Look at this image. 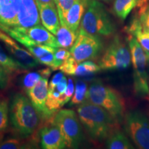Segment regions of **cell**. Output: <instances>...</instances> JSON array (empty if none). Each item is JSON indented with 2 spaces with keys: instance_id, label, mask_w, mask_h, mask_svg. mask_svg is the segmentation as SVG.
Returning a JSON list of instances; mask_svg holds the SVG:
<instances>
[{
  "instance_id": "3",
  "label": "cell",
  "mask_w": 149,
  "mask_h": 149,
  "mask_svg": "<svg viewBox=\"0 0 149 149\" xmlns=\"http://www.w3.org/2000/svg\"><path fill=\"white\" fill-rule=\"evenodd\" d=\"M86 101L103 108L117 122L124 119L125 102L122 95L100 79L93 80L89 86Z\"/></svg>"
},
{
  "instance_id": "6",
  "label": "cell",
  "mask_w": 149,
  "mask_h": 149,
  "mask_svg": "<svg viewBox=\"0 0 149 149\" xmlns=\"http://www.w3.org/2000/svg\"><path fill=\"white\" fill-rule=\"evenodd\" d=\"M53 123L58 126L68 148H77L84 139L77 115L70 109H61L53 117Z\"/></svg>"
},
{
  "instance_id": "1",
  "label": "cell",
  "mask_w": 149,
  "mask_h": 149,
  "mask_svg": "<svg viewBox=\"0 0 149 149\" xmlns=\"http://www.w3.org/2000/svg\"><path fill=\"white\" fill-rule=\"evenodd\" d=\"M77 112L80 122L93 141L106 140L112 130L118 126L109 112L88 101L79 104Z\"/></svg>"
},
{
  "instance_id": "11",
  "label": "cell",
  "mask_w": 149,
  "mask_h": 149,
  "mask_svg": "<svg viewBox=\"0 0 149 149\" xmlns=\"http://www.w3.org/2000/svg\"><path fill=\"white\" fill-rule=\"evenodd\" d=\"M48 92V77H42L32 88L26 93L33 105L42 115V118L51 119L54 115L48 111L46 102Z\"/></svg>"
},
{
  "instance_id": "10",
  "label": "cell",
  "mask_w": 149,
  "mask_h": 149,
  "mask_svg": "<svg viewBox=\"0 0 149 149\" xmlns=\"http://www.w3.org/2000/svg\"><path fill=\"white\" fill-rule=\"evenodd\" d=\"M20 0H0V31L10 36L18 29L17 15Z\"/></svg>"
},
{
  "instance_id": "29",
  "label": "cell",
  "mask_w": 149,
  "mask_h": 149,
  "mask_svg": "<svg viewBox=\"0 0 149 149\" xmlns=\"http://www.w3.org/2000/svg\"><path fill=\"white\" fill-rule=\"evenodd\" d=\"M27 48L29 49L30 53L32 54L35 58L37 59L49 52H55L57 48H54L47 45H35Z\"/></svg>"
},
{
  "instance_id": "23",
  "label": "cell",
  "mask_w": 149,
  "mask_h": 149,
  "mask_svg": "<svg viewBox=\"0 0 149 149\" xmlns=\"http://www.w3.org/2000/svg\"><path fill=\"white\" fill-rule=\"evenodd\" d=\"M87 91H88L87 83L83 80L77 81L75 89L71 98V101L70 102V105H78L86 101Z\"/></svg>"
},
{
  "instance_id": "30",
  "label": "cell",
  "mask_w": 149,
  "mask_h": 149,
  "mask_svg": "<svg viewBox=\"0 0 149 149\" xmlns=\"http://www.w3.org/2000/svg\"><path fill=\"white\" fill-rule=\"evenodd\" d=\"M31 145L16 139H10L0 142V149H19L29 148Z\"/></svg>"
},
{
  "instance_id": "16",
  "label": "cell",
  "mask_w": 149,
  "mask_h": 149,
  "mask_svg": "<svg viewBox=\"0 0 149 149\" xmlns=\"http://www.w3.org/2000/svg\"><path fill=\"white\" fill-rule=\"evenodd\" d=\"M36 3L43 26L54 35H55L57 30L60 26V21L55 4Z\"/></svg>"
},
{
  "instance_id": "2",
  "label": "cell",
  "mask_w": 149,
  "mask_h": 149,
  "mask_svg": "<svg viewBox=\"0 0 149 149\" xmlns=\"http://www.w3.org/2000/svg\"><path fill=\"white\" fill-rule=\"evenodd\" d=\"M9 111L13 127L23 138L33 135L40 125L42 115L23 95L18 93L13 97Z\"/></svg>"
},
{
  "instance_id": "17",
  "label": "cell",
  "mask_w": 149,
  "mask_h": 149,
  "mask_svg": "<svg viewBox=\"0 0 149 149\" xmlns=\"http://www.w3.org/2000/svg\"><path fill=\"white\" fill-rule=\"evenodd\" d=\"M88 2V0H74L65 16L64 25L74 32H77Z\"/></svg>"
},
{
  "instance_id": "7",
  "label": "cell",
  "mask_w": 149,
  "mask_h": 149,
  "mask_svg": "<svg viewBox=\"0 0 149 149\" xmlns=\"http://www.w3.org/2000/svg\"><path fill=\"white\" fill-rule=\"evenodd\" d=\"M131 56L129 47L119 35H115L98 61L101 69L122 70L130 66Z\"/></svg>"
},
{
  "instance_id": "24",
  "label": "cell",
  "mask_w": 149,
  "mask_h": 149,
  "mask_svg": "<svg viewBox=\"0 0 149 149\" xmlns=\"http://www.w3.org/2000/svg\"><path fill=\"white\" fill-rule=\"evenodd\" d=\"M101 68L92 61L87 60L78 63L76 68L74 75L77 76H89L92 75L100 71Z\"/></svg>"
},
{
  "instance_id": "33",
  "label": "cell",
  "mask_w": 149,
  "mask_h": 149,
  "mask_svg": "<svg viewBox=\"0 0 149 149\" xmlns=\"http://www.w3.org/2000/svg\"><path fill=\"white\" fill-rule=\"evenodd\" d=\"M74 92V86L73 84V81L71 78L68 79V82L67 84V87L65 90V92L63 93L61 97V102H62L63 105L65 104L68 103V101L72 98Z\"/></svg>"
},
{
  "instance_id": "28",
  "label": "cell",
  "mask_w": 149,
  "mask_h": 149,
  "mask_svg": "<svg viewBox=\"0 0 149 149\" xmlns=\"http://www.w3.org/2000/svg\"><path fill=\"white\" fill-rule=\"evenodd\" d=\"M77 64V61L72 56H70L69 58L65 60L61 64V66L59 67V69L64 74H68V75H74Z\"/></svg>"
},
{
  "instance_id": "35",
  "label": "cell",
  "mask_w": 149,
  "mask_h": 149,
  "mask_svg": "<svg viewBox=\"0 0 149 149\" xmlns=\"http://www.w3.org/2000/svg\"><path fill=\"white\" fill-rule=\"evenodd\" d=\"M64 77V73H63L62 72H57V74H55L53 77V78H52L51 81H50L48 88H53V87L56 86L60 82L61 80L62 79V78Z\"/></svg>"
},
{
  "instance_id": "36",
  "label": "cell",
  "mask_w": 149,
  "mask_h": 149,
  "mask_svg": "<svg viewBox=\"0 0 149 149\" xmlns=\"http://www.w3.org/2000/svg\"><path fill=\"white\" fill-rule=\"evenodd\" d=\"M39 72L41 74V75L42 77H49L50 74L51 73V68H45V69H42L40 70Z\"/></svg>"
},
{
  "instance_id": "12",
  "label": "cell",
  "mask_w": 149,
  "mask_h": 149,
  "mask_svg": "<svg viewBox=\"0 0 149 149\" xmlns=\"http://www.w3.org/2000/svg\"><path fill=\"white\" fill-rule=\"evenodd\" d=\"M0 41L4 44L6 48L14 56L16 60L28 69L38 66L39 61L32 54L20 47L11 37L1 31H0Z\"/></svg>"
},
{
  "instance_id": "27",
  "label": "cell",
  "mask_w": 149,
  "mask_h": 149,
  "mask_svg": "<svg viewBox=\"0 0 149 149\" xmlns=\"http://www.w3.org/2000/svg\"><path fill=\"white\" fill-rule=\"evenodd\" d=\"M42 76L39 72H29L24 76L22 80V86L26 92H28L30 89L32 88L40 80Z\"/></svg>"
},
{
  "instance_id": "38",
  "label": "cell",
  "mask_w": 149,
  "mask_h": 149,
  "mask_svg": "<svg viewBox=\"0 0 149 149\" xmlns=\"http://www.w3.org/2000/svg\"><path fill=\"white\" fill-rule=\"evenodd\" d=\"M145 53H146V68H147V73H148V86H149V52L145 51Z\"/></svg>"
},
{
  "instance_id": "25",
  "label": "cell",
  "mask_w": 149,
  "mask_h": 149,
  "mask_svg": "<svg viewBox=\"0 0 149 149\" xmlns=\"http://www.w3.org/2000/svg\"><path fill=\"white\" fill-rule=\"evenodd\" d=\"M74 0H55L56 8L58 12L60 24H64L65 16L72 6Z\"/></svg>"
},
{
  "instance_id": "18",
  "label": "cell",
  "mask_w": 149,
  "mask_h": 149,
  "mask_svg": "<svg viewBox=\"0 0 149 149\" xmlns=\"http://www.w3.org/2000/svg\"><path fill=\"white\" fill-rule=\"evenodd\" d=\"M126 31L135 37L145 51L149 52V31L143 28L139 18L133 19Z\"/></svg>"
},
{
  "instance_id": "9",
  "label": "cell",
  "mask_w": 149,
  "mask_h": 149,
  "mask_svg": "<svg viewBox=\"0 0 149 149\" xmlns=\"http://www.w3.org/2000/svg\"><path fill=\"white\" fill-rule=\"evenodd\" d=\"M103 48V42L100 37L78 29L77 38L70 48V53L72 57L80 63L95 59Z\"/></svg>"
},
{
  "instance_id": "8",
  "label": "cell",
  "mask_w": 149,
  "mask_h": 149,
  "mask_svg": "<svg viewBox=\"0 0 149 149\" xmlns=\"http://www.w3.org/2000/svg\"><path fill=\"white\" fill-rule=\"evenodd\" d=\"M124 128L136 146L149 149V120L138 110L128 111L124 116Z\"/></svg>"
},
{
  "instance_id": "34",
  "label": "cell",
  "mask_w": 149,
  "mask_h": 149,
  "mask_svg": "<svg viewBox=\"0 0 149 149\" xmlns=\"http://www.w3.org/2000/svg\"><path fill=\"white\" fill-rule=\"evenodd\" d=\"M9 75L6 71L0 64V89H6L8 86L9 84Z\"/></svg>"
},
{
  "instance_id": "39",
  "label": "cell",
  "mask_w": 149,
  "mask_h": 149,
  "mask_svg": "<svg viewBox=\"0 0 149 149\" xmlns=\"http://www.w3.org/2000/svg\"><path fill=\"white\" fill-rule=\"evenodd\" d=\"M35 1L36 2L44 3V4H55V0H35Z\"/></svg>"
},
{
  "instance_id": "21",
  "label": "cell",
  "mask_w": 149,
  "mask_h": 149,
  "mask_svg": "<svg viewBox=\"0 0 149 149\" xmlns=\"http://www.w3.org/2000/svg\"><path fill=\"white\" fill-rule=\"evenodd\" d=\"M77 32H74L64 24H60L57 30L55 37L57 39L59 48L69 49L75 42Z\"/></svg>"
},
{
  "instance_id": "31",
  "label": "cell",
  "mask_w": 149,
  "mask_h": 149,
  "mask_svg": "<svg viewBox=\"0 0 149 149\" xmlns=\"http://www.w3.org/2000/svg\"><path fill=\"white\" fill-rule=\"evenodd\" d=\"M139 19L143 28L149 31V2L139 8Z\"/></svg>"
},
{
  "instance_id": "22",
  "label": "cell",
  "mask_w": 149,
  "mask_h": 149,
  "mask_svg": "<svg viewBox=\"0 0 149 149\" xmlns=\"http://www.w3.org/2000/svg\"><path fill=\"white\" fill-rule=\"evenodd\" d=\"M136 5L137 0H115L113 10L117 17L124 21Z\"/></svg>"
},
{
  "instance_id": "32",
  "label": "cell",
  "mask_w": 149,
  "mask_h": 149,
  "mask_svg": "<svg viewBox=\"0 0 149 149\" xmlns=\"http://www.w3.org/2000/svg\"><path fill=\"white\" fill-rule=\"evenodd\" d=\"M54 55H55L56 65H57L58 69L61 64L71 56L70 51H68L66 48H57L54 53Z\"/></svg>"
},
{
  "instance_id": "37",
  "label": "cell",
  "mask_w": 149,
  "mask_h": 149,
  "mask_svg": "<svg viewBox=\"0 0 149 149\" xmlns=\"http://www.w3.org/2000/svg\"><path fill=\"white\" fill-rule=\"evenodd\" d=\"M149 2V0H137V5L136 7L140 8L142 6H144Z\"/></svg>"
},
{
  "instance_id": "5",
  "label": "cell",
  "mask_w": 149,
  "mask_h": 149,
  "mask_svg": "<svg viewBox=\"0 0 149 149\" xmlns=\"http://www.w3.org/2000/svg\"><path fill=\"white\" fill-rule=\"evenodd\" d=\"M127 40L133 68L134 93L139 97H146L149 95L146 53L135 37L128 35Z\"/></svg>"
},
{
  "instance_id": "4",
  "label": "cell",
  "mask_w": 149,
  "mask_h": 149,
  "mask_svg": "<svg viewBox=\"0 0 149 149\" xmlns=\"http://www.w3.org/2000/svg\"><path fill=\"white\" fill-rule=\"evenodd\" d=\"M78 29L99 37H109L116 30L106 7L98 0H88Z\"/></svg>"
},
{
  "instance_id": "40",
  "label": "cell",
  "mask_w": 149,
  "mask_h": 149,
  "mask_svg": "<svg viewBox=\"0 0 149 149\" xmlns=\"http://www.w3.org/2000/svg\"><path fill=\"white\" fill-rule=\"evenodd\" d=\"M98 1H104V2L110 3V2H111L112 1H113V0H98Z\"/></svg>"
},
{
  "instance_id": "19",
  "label": "cell",
  "mask_w": 149,
  "mask_h": 149,
  "mask_svg": "<svg viewBox=\"0 0 149 149\" xmlns=\"http://www.w3.org/2000/svg\"><path fill=\"white\" fill-rule=\"evenodd\" d=\"M106 147L109 149H132L134 146L124 132L115 128L106 139Z\"/></svg>"
},
{
  "instance_id": "20",
  "label": "cell",
  "mask_w": 149,
  "mask_h": 149,
  "mask_svg": "<svg viewBox=\"0 0 149 149\" xmlns=\"http://www.w3.org/2000/svg\"><path fill=\"white\" fill-rule=\"evenodd\" d=\"M0 64L3 66L9 76L17 74L26 72L28 68L20 64L19 61L15 60L12 57L5 53L4 50L0 46Z\"/></svg>"
},
{
  "instance_id": "15",
  "label": "cell",
  "mask_w": 149,
  "mask_h": 149,
  "mask_svg": "<svg viewBox=\"0 0 149 149\" xmlns=\"http://www.w3.org/2000/svg\"><path fill=\"white\" fill-rule=\"evenodd\" d=\"M41 146L44 149H62L66 148L61 130L53 118L50 124L42 127L40 130Z\"/></svg>"
},
{
  "instance_id": "26",
  "label": "cell",
  "mask_w": 149,
  "mask_h": 149,
  "mask_svg": "<svg viewBox=\"0 0 149 149\" xmlns=\"http://www.w3.org/2000/svg\"><path fill=\"white\" fill-rule=\"evenodd\" d=\"M8 102L7 100L0 101V133L4 131L8 125Z\"/></svg>"
},
{
  "instance_id": "13",
  "label": "cell",
  "mask_w": 149,
  "mask_h": 149,
  "mask_svg": "<svg viewBox=\"0 0 149 149\" xmlns=\"http://www.w3.org/2000/svg\"><path fill=\"white\" fill-rule=\"evenodd\" d=\"M41 19L35 0H20L17 15L18 28L29 29L40 24Z\"/></svg>"
},
{
  "instance_id": "14",
  "label": "cell",
  "mask_w": 149,
  "mask_h": 149,
  "mask_svg": "<svg viewBox=\"0 0 149 149\" xmlns=\"http://www.w3.org/2000/svg\"><path fill=\"white\" fill-rule=\"evenodd\" d=\"M24 32L27 37L26 48L35 45H47L59 48L56 37L41 24L24 29Z\"/></svg>"
}]
</instances>
